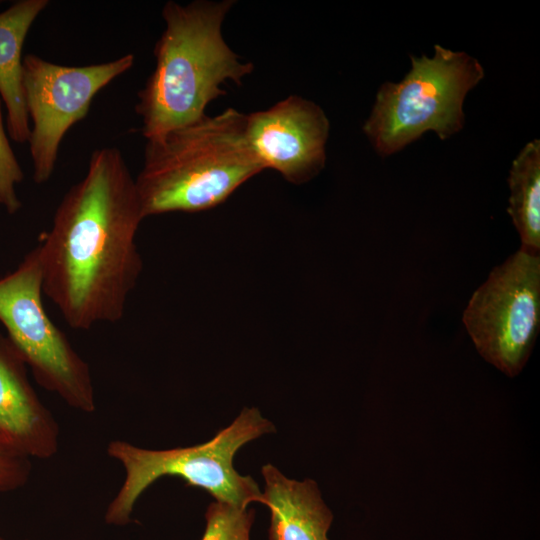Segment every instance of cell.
Wrapping results in <instances>:
<instances>
[{
    "instance_id": "1",
    "label": "cell",
    "mask_w": 540,
    "mask_h": 540,
    "mask_svg": "<svg viewBox=\"0 0 540 540\" xmlns=\"http://www.w3.org/2000/svg\"><path fill=\"white\" fill-rule=\"evenodd\" d=\"M144 218L120 150H94L85 176L63 196L38 244L43 295L71 328L123 318L143 267L135 238Z\"/></svg>"
},
{
    "instance_id": "2",
    "label": "cell",
    "mask_w": 540,
    "mask_h": 540,
    "mask_svg": "<svg viewBox=\"0 0 540 540\" xmlns=\"http://www.w3.org/2000/svg\"><path fill=\"white\" fill-rule=\"evenodd\" d=\"M234 1L167 2L165 29L155 44L156 65L135 106L146 139L193 123L225 94L227 81L240 85L253 71L228 46L222 24Z\"/></svg>"
},
{
    "instance_id": "3",
    "label": "cell",
    "mask_w": 540,
    "mask_h": 540,
    "mask_svg": "<svg viewBox=\"0 0 540 540\" xmlns=\"http://www.w3.org/2000/svg\"><path fill=\"white\" fill-rule=\"evenodd\" d=\"M245 125L246 114L228 108L147 139L135 178L144 217L213 208L263 171Z\"/></svg>"
},
{
    "instance_id": "4",
    "label": "cell",
    "mask_w": 540,
    "mask_h": 540,
    "mask_svg": "<svg viewBox=\"0 0 540 540\" xmlns=\"http://www.w3.org/2000/svg\"><path fill=\"white\" fill-rule=\"evenodd\" d=\"M273 432L275 426L258 408L244 407L229 426L194 446L152 450L123 440L111 441L107 454L122 465L125 478L108 505L106 523H129L137 500L164 476L180 477L187 486L207 491L215 501L247 508L259 501L262 492L251 476L235 470L234 456L248 442Z\"/></svg>"
},
{
    "instance_id": "5",
    "label": "cell",
    "mask_w": 540,
    "mask_h": 540,
    "mask_svg": "<svg viewBox=\"0 0 540 540\" xmlns=\"http://www.w3.org/2000/svg\"><path fill=\"white\" fill-rule=\"evenodd\" d=\"M434 49L431 58L410 56L411 69L402 81L385 82L376 94L363 131L383 157L428 131L445 140L464 126V99L483 79V67L465 52Z\"/></svg>"
},
{
    "instance_id": "6",
    "label": "cell",
    "mask_w": 540,
    "mask_h": 540,
    "mask_svg": "<svg viewBox=\"0 0 540 540\" xmlns=\"http://www.w3.org/2000/svg\"><path fill=\"white\" fill-rule=\"evenodd\" d=\"M39 247L0 278V322L31 369L37 384L69 407L93 413L95 391L89 365L50 319L43 305Z\"/></svg>"
},
{
    "instance_id": "7",
    "label": "cell",
    "mask_w": 540,
    "mask_h": 540,
    "mask_svg": "<svg viewBox=\"0 0 540 540\" xmlns=\"http://www.w3.org/2000/svg\"><path fill=\"white\" fill-rule=\"evenodd\" d=\"M463 322L483 359L517 376L540 328V255L519 249L495 267L471 296Z\"/></svg>"
},
{
    "instance_id": "8",
    "label": "cell",
    "mask_w": 540,
    "mask_h": 540,
    "mask_svg": "<svg viewBox=\"0 0 540 540\" xmlns=\"http://www.w3.org/2000/svg\"><path fill=\"white\" fill-rule=\"evenodd\" d=\"M134 61L131 53L87 66L59 65L35 54L23 58L22 86L32 123L28 142L35 183L50 179L65 134L86 117L95 95L131 69Z\"/></svg>"
},
{
    "instance_id": "9",
    "label": "cell",
    "mask_w": 540,
    "mask_h": 540,
    "mask_svg": "<svg viewBox=\"0 0 540 540\" xmlns=\"http://www.w3.org/2000/svg\"><path fill=\"white\" fill-rule=\"evenodd\" d=\"M329 120L320 106L291 95L269 109L246 115L248 144L263 166L285 180L302 184L326 161Z\"/></svg>"
},
{
    "instance_id": "10",
    "label": "cell",
    "mask_w": 540,
    "mask_h": 540,
    "mask_svg": "<svg viewBox=\"0 0 540 540\" xmlns=\"http://www.w3.org/2000/svg\"><path fill=\"white\" fill-rule=\"evenodd\" d=\"M59 425L27 375V364L0 334V443L31 458L49 459L59 448Z\"/></svg>"
},
{
    "instance_id": "11",
    "label": "cell",
    "mask_w": 540,
    "mask_h": 540,
    "mask_svg": "<svg viewBox=\"0 0 540 540\" xmlns=\"http://www.w3.org/2000/svg\"><path fill=\"white\" fill-rule=\"evenodd\" d=\"M265 490L259 503L270 510L269 540H329L333 513L312 479H289L274 465H263Z\"/></svg>"
},
{
    "instance_id": "12",
    "label": "cell",
    "mask_w": 540,
    "mask_h": 540,
    "mask_svg": "<svg viewBox=\"0 0 540 540\" xmlns=\"http://www.w3.org/2000/svg\"><path fill=\"white\" fill-rule=\"evenodd\" d=\"M48 0H20L0 13V98L7 112V133L28 142L30 124L22 86V49L26 36Z\"/></svg>"
},
{
    "instance_id": "13",
    "label": "cell",
    "mask_w": 540,
    "mask_h": 540,
    "mask_svg": "<svg viewBox=\"0 0 540 540\" xmlns=\"http://www.w3.org/2000/svg\"><path fill=\"white\" fill-rule=\"evenodd\" d=\"M508 214L520 236V249L540 252V141L528 142L513 160Z\"/></svg>"
},
{
    "instance_id": "14",
    "label": "cell",
    "mask_w": 540,
    "mask_h": 540,
    "mask_svg": "<svg viewBox=\"0 0 540 540\" xmlns=\"http://www.w3.org/2000/svg\"><path fill=\"white\" fill-rule=\"evenodd\" d=\"M254 518L253 508L212 502L205 512L206 526L201 540H250Z\"/></svg>"
},
{
    "instance_id": "15",
    "label": "cell",
    "mask_w": 540,
    "mask_h": 540,
    "mask_svg": "<svg viewBox=\"0 0 540 540\" xmlns=\"http://www.w3.org/2000/svg\"><path fill=\"white\" fill-rule=\"evenodd\" d=\"M23 177V171L4 128L0 98V204H3L10 214L16 213L21 207L15 186L23 180Z\"/></svg>"
},
{
    "instance_id": "16",
    "label": "cell",
    "mask_w": 540,
    "mask_h": 540,
    "mask_svg": "<svg viewBox=\"0 0 540 540\" xmlns=\"http://www.w3.org/2000/svg\"><path fill=\"white\" fill-rule=\"evenodd\" d=\"M30 458L0 443V492L23 487L31 474Z\"/></svg>"
},
{
    "instance_id": "17",
    "label": "cell",
    "mask_w": 540,
    "mask_h": 540,
    "mask_svg": "<svg viewBox=\"0 0 540 540\" xmlns=\"http://www.w3.org/2000/svg\"><path fill=\"white\" fill-rule=\"evenodd\" d=\"M0 540H5V539H3L2 537H0ZM25 540H28V539H25Z\"/></svg>"
}]
</instances>
